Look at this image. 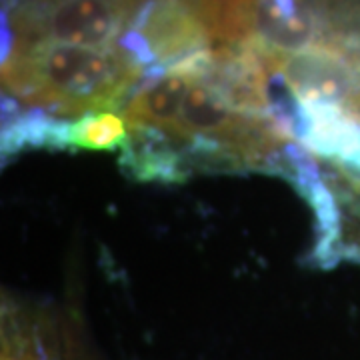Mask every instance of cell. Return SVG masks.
Instances as JSON below:
<instances>
[{
  "mask_svg": "<svg viewBox=\"0 0 360 360\" xmlns=\"http://www.w3.org/2000/svg\"><path fill=\"white\" fill-rule=\"evenodd\" d=\"M144 66L127 49L58 42L14 46L2 58L4 90L49 116L115 112L136 90Z\"/></svg>",
  "mask_w": 360,
  "mask_h": 360,
  "instance_id": "cell-1",
  "label": "cell"
},
{
  "mask_svg": "<svg viewBox=\"0 0 360 360\" xmlns=\"http://www.w3.org/2000/svg\"><path fill=\"white\" fill-rule=\"evenodd\" d=\"M129 139V129L122 116L115 112H101L68 122V146L89 150H112L122 148Z\"/></svg>",
  "mask_w": 360,
  "mask_h": 360,
  "instance_id": "cell-2",
  "label": "cell"
},
{
  "mask_svg": "<svg viewBox=\"0 0 360 360\" xmlns=\"http://www.w3.org/2000/svg\"><path fill=\"white\" fill-rule=\"evenodd\" d=\"M2 360H40L34 352L32 345L25 338H16L11 333H4V345H2Z\"/></svg>",
  "mask_w": 360,
  "mask_h": 360,
  "instance_id": "cell-3",
  "label": "cell"
}]
</instances>
